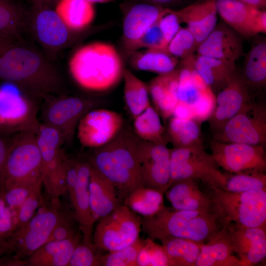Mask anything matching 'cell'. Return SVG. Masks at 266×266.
<instances>
[{
    "label": "cell",
    "instance_id": "23",
    "mask_svg": "<svg viewBox=\"0 0 266 266\" xmlns=\"http://www.w3.org/2000/svg\"><path fill=\"white\" fill-rule=\"evenodd\" d=\"M91 168V165L89 162L78 161L76 182L67 186V192L74 209V216L82 233V239L87 242H93L94 226L89 202Z\"/></svg>",
    "mask_w": 266,
    "mask_h": 266
},
{
    "label": "cell",
    "instance_id": "48",
    "mask_svg": "<svg viewBox=\"0 0 266 266\" xmlns=\"http://www.w3.org/2000/svg\"><path fill=\"white\" fill-rule=\"evenodd\" d=\"M81 233L73 214L70 215L64 212L48 241L72 238Z\"/></svg>",
    "mask_w": 266,
    "mask_h": 266
},
{
    "label": "cell",
    "instance_id": "33",
    "mask_svg": "<svg viewBox=\"0 0 266 266\" xmlns=\"http://www.w3.org/2000/svg\"><path fill=\"white\" fill-rule=\"evenodd\" d=\"M167 121L166 136L174 147L203 144L200 121L192 118L174 116Z\"/></svg>",
    "mask_w": 266,
    "mask_h": 266
},
{
    "label": "cell",
    "instance_id": "43",
    "mask_svg": "<svg viewBox=\"0 0 266 266\" xmlns=\"http://www.w3.org/2000/svg\"><path fill=\"white\" fill-rule=\"evenodd\" d=\"M198 45L187 28H180L168 44L166 50L178 59L184 60L195 55Z\"/></svg>",
    "mask_w": 266,
    "mask_h": 266
},
{
    "label": "cell",
    "instance_id": "14",
    "mask_svg": "<svg viewBox=\"0 0 266 266\" xmlns=\"http://www.w3.org/2000/svg\"><path fill=\"white\" fill-rule=\"evenodd\" d=\"M95 101L78 96L57 95L45 100L41 112V123L56 130L65 143L73 138L79 121L95 106Z\"/></svg>",
    "mask_w": 266,
    "mask_h": 266
},
{
    "label": "cell",
    "instance_id": "58",
    "mask_svg": "<svg viewBox=\"0 0 266 266\" xmlns=\"http://www.w3.org/2000/svg\"><path fill=\"white\" fill-rule=\"evenodd\" d=\"M86 1L93 4L95 3H106L110 2H112L114 0H86Z\"/></svg>",
    "mask_w": 266,
    "mask_h": 266
},
{
    "label": "cell",
    "instance_id": "7",
    "mask_svg": "<svg viewBox=\"0 0 266 266\" xmlns=\"http://www.w3.org/2000/svg\"><path fill=\"white\" fill-rule=\"evenodd\" d=\"M219 167L203 144L170 149V185L190 178L200 180L208 189H222L225 176Z\"/></svg>",
    "mask_w": 266,
    "mask_h": 266
},
{
    "label": "cell",
    "instance_id": "56",
    "mask_svg": "<svg viewBox=\"0 0 266 266\" xmlns=\"http://www.w3.org/2000/svg\"><path fill=\"white\" fill-rule=\"evenodd\" d=\"M256 8L264 9L266 5V0H236Z\"/></svg>",
    "mask_w": 266,
    "mask_h": 266
},
{
    "label": "cell",
    "instance_id": "50",
    "mask_svg": "<svg viewBox=\"0 0 266 266\" xmlns=\"http://www.w3.org/2000/svg\"><path fill=\"white\" fill-rule=\"evenodd\" d=\"M15 230L14 214L0 192V241L6 242Z\"/></svg>",
    "mask_w": 266,
    "mask_h": 266
},
{
    "label": "cell",
    "instance_id": "27",
    "mask_svg": "<svg viewBox=\"0 0 266 266\" xmlns=\"http://www.w3.org/2000/svg\"><path fill=\"white\" fill-rule=\"evenodd\" d=\"M89 192L94 225L122 204L113 184L92 165Z\"/></svg>",
    "mask_w": 266,
    "mask_h": 266
},
{
    "label": "cell",
    "instance_id": "54",
    "mask_svg": "<svg viewBox=\"0 0 266 266\" xmlns=\"http://www.w3.org/2000/svg\"><path fill=\"white\" fill-rule=\"evenodd\" d=\"M15 43L17 42L0 33V55L7 48Z\"/></svg>",
    "mask_w": 266,
    "mask_h": 266
},
{
    "label": "cell",
    "instance_id": "55",
    "mask_svg": "<svg viewBox=\"0 0 266 266\" xmlns=\"http://www.w3.org/2000/svg\"><path fill=\"white\" fill-rule=\"evenodd\" d=\"M33 8H39L42 7H50L56 4L59 0H31Z\"/></svg>",
    "mask_w": 266,
    "mask_h": 266
},
{
    "label": "cell",
    "instance_id": "21",
    "mask_svg": "<svg viewBox=\"0 0 266 266\" xmlns=\"http://www.w3.org/2000/svg\"><path fill=\"white\" fill-rule=\"evenodd\" d=\"M198 55L235 62L244 55L243 37L226 24L220 21L199 45Z\"/></svg>",
    "mask_w": 266,
    "mask_h": 266
},
{
    "label": "cell",
    "instance_id": "40",
    "mask_svg": "<svg viewBox=\"0 0 266 266\" xmlns=\"http://www.w3.org/2000/svg\"><path fill=\"white\" fill-rule=\"evenodd\" d=\"M133 119V130L139 138L147 141L167 143L166 129L162 124L161 117L151 104Z\"/></svg>",
    "mask_w": 266,
    "mask_h": 266
},
{
    "label": "cell",
    "instance_id": "26",
    "mask_svg": "<svg viewBox=\"0 0 266 266\" xmlns=\"http://www.w3.org/2000/svg\"><path fill=\"white\" fill-rule=\"evenodd\" d=\"M198 181L186 178L170 185L164 194L172 208L180 210H213L209 195L200 189Z\"/></svg>",
    "mask_w": 266,
    "mask_h": 266
},
{
    "label": "cell",
    "instance_id": "20",
    "mask_svg": "<svg viewBox=\"0 0 266 266\" xmlns=\"http://www.w3.org/2000/svg\"><path fill=\"white\" fill-rule=\"evenodd\" d=\"M30 22L40 44L51 52H57L71 40V32L55 10L50 7L33 8Z\"/></svg>",
    "mask_w": 266,
    "mask_h": 266
},
{
    "label": "cell",
    "instance_id": "22",
    "mask_svg": "<svg viewBox=\"0 0 266 266\" xmlns=\"http://www.w3.org/2000/svg\"><path fill=\"white\" fill-rule=\"evenodd\" d=\"M227 226L240 266H254L265 259L266 225L251 228L232 224Z\"/></svg>",
    "mask_w": 266,
    "mask_h": 266
},
{
    "label": "cell",
    "instance_id": "11",
    "mask_svg": "<svg viewBox=\"0 0 266 266\" xmlns=\"http://www.w3.org/2000/svg\"><path fill=\"white\" fill-rule=\"evenodd\" d=\"M60 201L44 203L37 213L23 227L14 232L7 241L9 252L17 259H26L47 242L56 224L62 216Z\"/></svg>",
    "mask_w": 266,
    "mask_h": 266
},
{
    "label": "cell",
    "instance_id": "13",
    "mask_svg": "<svg viewBox=\"0 0 266 266\" xmlns=\"http://www.w3.org/2000/svg\"><path fill=\"white\" fill-rule=\"evenodd\" d=\"M195 55L180 61L177 105L187 108L192 117L200 122L207 119L213 109L215 96L196 70Z\"/></svg>",
    "mask_w": 266,
    "mask_h": 266
},
{
    "label": "cell",
    "instance_id": "41",
    "mask_svg": "<svg viewBox=\"0 0 266 266\" xmlns=\"http://www.w3.org/2000/svg\"><path fill=\"white\" fill-rule=\"evenodd\" d=\"M222 190L230 192H243L256 190H266V172H251L225 173Z\"/></svg>",
    "mask_w": 266,
    "mask_h": 266
},
{
    "label": "cell",
    "instance_id": "3",
    "mask_svg": "<svg viewBox=\"0 0 266 266\" xmlns=\"http://www.w3.org/2000/svg\"><path fill=\"white\" fill-rule=\"evenodd\" d=\"M141 231L152 240L173 237L201 243L224 227L213 210H180L165 205L154 215L141 217Z\"/></svg>",
    "mask_w": 266,
    "mask_h": 266
},
{
    "label": "cell",
    "instance_id": "18",
    "mask_svg": "<svg viewBox=\"0 0 266 266\" xmlns=\"http://www.w3.org/2000/svg\"><path fill=\"white\" fill-rule=\"evenodd\" d=\"M217 13L243 38L266 33V11L236 0H216Z\"/></svg>",
    "mask_w": 266,
    "mask_h": 266
},
{
    "label": "cell",
    "instance_id": "12",
    "mask_svg": "<svg viewBox=\"0 0 266 266\" xmlns=\"http://www.w3.org/2000/svg\"><path fill=\"white\" fill-rule=\"evenodd\" d=\"M37 100L16 89L0 87V133H36L40 122Z\"/></svg>",
    "mask_w": 266,
    "mask_h": 266
},
{
    "label": "cell",
    "instance_id": "17",
    "mask_svg": "<svg viewBox=\"0 0 266 266\" xmlns=\"http://www.w3.org/2000/svg\"><path fill=\"white\" fill-rule=\"evenodd\" d=\"M123 125V118L118 112L107 109L93 108L81 118L76 131L83 146L95 149L113 139Z\"/></svg>",
    "mask_w": 266,
    "mask_h": 266
},
{
    "label": "cell",
    "instance_id": "36",
    "mask_svg": "<svg viewBox=\"0 0 266 266\" xmlns=\"http://www.w3.org/2000/svg\"><path fill=\"white\" fill-rule=\"evenodd\" d=\"M169 266H196L201 243L190 239L167 237L160 240Z\"/></svg>",
    "mask_w": 266,
    "mask_h": 266
},
{
    "label": "cell",
    "instance_id": "49",
    "mask_svg": "<svg viewBox=\"0 0 266 266\" xmlns=\"http://www.w3.org/2000/svg\"><path fill=\"white\" fill-rule=\"evenodd\" d=\"M40 183L35 185L19 184L0 191L6 203L11 210L18 209L27 200L33 191Z\"/></svg>",
    "mask_w": 266,
    "mask_h": 266
},
{
    "label": "cell",
    "instance_id": "5",
    "mask_svg": "<svg viewBox=\"0 0 266 266\" xmlns=\"http://www.w3.org/2000/svg\"><path fill=\"white\" fill-rule=\"evenodd\" d=\"M208 190L212 209L224 226L266 225V190L230 192L214 188Z\"/></svg>",
    "mask_w": 266,
    "mask_h": 266
},
{
    "label": "cell",
    "instance_id": "16",
    "mask_svg": "<svg viewBox=\"0 0 266 266\" xmlns=\"http://www.w3.org/2000/svg\"><path fill=\"white\" fill-rule=\"evenodd\" d=\"M167 143L138 137L136 157L143 185L163 193L170 185V149Z\"/></svg>",
    "mask_w": 266,
    "mask_h": 266
},
{
    "label": "cell",
    "instance_id": "52",
    "mask_svg": "<svg viewBox=\"0 0 266 266\" xmlns=\"http://www.w3.org/2000/svg\"><path fill=\"white\" fill-rule=\"evenodd\" d=\"M16 135H6L0 133V174L3 169L12 143Z\"/></svg>",
    "mask_w": 266,
    "mask_h": 266
},
{
    "label": "cell",
    "instance_id": "44",
    "mask_svg": "<svg viewBox=\"0 0 266 266\" xmlns=\"http://www.w3.org/2000/svg\"><path fill=\"white\" fill-rule=\"evenodd\" d=\"M137 266H169L162 245L148 237L143 240L136 260Z\"/></svg>",
    "mask_w": 266,
    "mask_h": 266
},
{
    "label": "cell",
    "instance_id": "32",
    "mask_svg": "<svg viewBox=\"0 0 266 266\" xmlns=\"http://www.w3.org/2000/svg\"><path fill=\"white\" fill-rule=\"evenodd\" d=\"M241 77L251 91L261 90L266 85V41H255L246 54Z\"/></svg>",
    "mask_w": 266,
    "mask_h": 266
},
{
    "label": "cell",
    "instance_id": "37",
    "mask_svg": "<svg viewBox=\"0 0 266 266\" xmlns=\"http://www.w3.org/2000/svg\"><path fill=\"white\" fill-rule=\"evenodd\" d=\"M25 11L13 0H0V33L17 42L28 26Z\"/></svg>",
    "mask_w": 266,
    "mask_h": 266
},
{
    "label": "cell",
    "instance_id": "34",
    "mask_svg": "<svg viewBox=\"0 0 266 266\" xmlns=\"http://www.w3.org/2000/svg\"><path fill=\"white\" fill-rule=\"evenodd\" d=\"M130 64L137 70L147 71L162 74L175 69L179 59L166 50L146 49L132 52L130 55Z\"/></svg>",
    "mask_w": 266,
    "mask_h": 266
},
{
    "label": "cell",
    "instance_id": "19",
    "mask_svg": "<svg viewBox=\"0 0 266 266\" xmlns=\"http://www.w3.org/2000/svg\"><path fill=\"white\" fill-rule=\"evenodd\" d=\"M252 99V92L237 71L215 95L214 106L208 118L212 133L222 128Z\"/></svg>",
    "mask_w": 266,
    "mask_h": 266
},
{
    "label": "cell",
    "instance_id": "35",
    "mask_svg": "<svg viewBox=\"0 0 266 266\" xmlns=\"http://www.w3.org/2000/svg\"><path fill=\"white\" fill-rule=\"evenodd\" d=\"M55 10L72 32L84 29L92 22L95 15L93 4L86 0H59Z\"/></svg>",
    "mask_w": 266,
    "mask_h": 266
},
{
    "label": "cell",
    "instance_id": "25",
    "mask_svg": "<svg viewBox=\"0 0 266 266\" xmlns=\"http://www.w3.org/2000/svg\"><path fill=\"white\" fill-rule=\"evenodd\" d=\"M171 10L141 2L131 5L124 14L123 23V40L126 51L150 27Z\"/></svg>",
    "mask_w": 266,
    "mask_h": 266
},
{
    "label": "cell",
    "instance_id": "10",
    "mask_svg": "<svg viewBox=\"0 0 266 266\" xmlns=\"http://www.w3.org/2000/svg\"><path fill=\"white\" fill-rule=\"evenodd\" d=\"M36 141L42 164L43 185L47 196L58 199L67 191L65 160L60 133L55 129L40 123Z\"/></svg>",
    "mask_w": 266,
    "mask_h": 266
},
{
    "label": "cell",
    "instance_id": "28",
    "mask_svg": "<svg viewBox=\"0 0 266 266\" xmlns=\"http://www.w3.org/2000/svg\"><path fill=\"white\" fill-rule=\"evenodd\" d=\"M179 69L158 74L151 80L148 85L149 95L154 108L163 121H166L173 115L178 103Z\"/></svg>",
    "mask_w": 266,
    "mask_h": 266
},
{
    "label": "cell",
    "instance_id": "4",
    "mask_svg": "<svg viewBox=\"0 0 266 266\" xmlns=\"http://www.w3.org/2000/svg\"><path fill=\"white\" fill-rule=\"evenodd\" d=\"M68 67L72 77L80 87L98 92L116 86L125 69L115 47L101 42L79 48L70 58Z\"/></svg>",
    "mask_w": 266,
    "mask_h": 266
},
{
    "label": "cell",
    "instance_id": "1",
    "mask_svg": "<svg viewBox=\"0 0 266 266\" xmlns=\"http://www.w3.org/2000/svg\"><path fill=\"white\" fill-rule=\"evenodd\" d=\"M0 80L36 100L60 95L56 68L35 49L15 43L0 55Z\"/></svg>",
    "mask_w": 266,
    "mask_h": 266
},
{
    "label": "cell",
    "instance_id": "46",
    "mask_svg": "<svg viewBox=\"0 0 266 266\" xmlns=\"http://www.w3.org/2000/svg\"><path fill=\"white\" fill-rule=\"evenodd\" d=\"M98 250L93 242L82 239L75 247L67 266H100L101 255Z\"/></svg>",
    "mask_w": 266,
    "mask_h": 266
},
{
    "label": "cell",
    "instance_id": "6",
    "mask_svg": "<svg viewBox=\"0 0 266 266\" xmlns=\"http://www.w3.org/2000/svg\"><path fill=\"white\" fill-rule=\"evenodd\" d=\"M43 182L42 164L36 133L17 134L0 174V191L19 184Z\"/></svg>",
    "mask_w": 266,
    "mask_h": 266
},
{
    "label": "cell",
    "instance_id": "31",
    "mask_svg": "<svg viewBox=\"0 0 266 266\" xmlns=\"http://www.w3.org/2000/svg\"><path fill=\"white\" fill-rule=\"evenodd\" d=\"M194 66L215 96L228 84L238 71L235 62L198 54L195 56Z\"/></svg>",
    "mask_w": 266,
    "mask_h": 266
},
{
    "label": "cell",
    "instance_id": "39",
    "mask_svg": "<svg viewBox=\"0 0 266 266\" xmlns=\"http://www.w3.org/2000/svg\"><path fill=\"white\" fill-rule=\"evenodd\" d=\"M123 78L125 102L134 118L150 104L148 85L128 69H124Z\"/></svg>",
    "mask_w": 266,
    "mask_h": 266
},
{
    "label": "cell",
    "instance_id": "47",
    "mask_svg": "<svg viewBox=\"0 0 266 266\" xmlns=\"http://www.w3.org/2000/svg\"><path fill=\"white\" fill-rule=\"evenodd\" d=\"M160 19L150 27L129 48L127 51L129 55L143 48L166 50L163 35L159 26Z\"/></svg>",
    "mask_w": 266,
    "mask_h": 266
},
{
    "label": "cell",
    "instance_id": "45",
    "mask_svg": "<svg viewBox=\"0 0 266 266\" xmlns=\"http://www.w3.org/2000/svg\"><path fill=\"white\" fill-rule=\"evenodd\" d=\"M42 185L43 183L37 185L18 209L11 210L15 219V232L27 223L34 216L36 210L44 203L41 194Z\"/></svg>",
    "mask_w": 266,
    "mask_h": 266
},
{
    "label": "cell",
    "instance_id": "24",
    "mask_svg": "<svg viewBox=\"0 0 266 266\" xmlns=\"http://www.w3.org/2000/svg\"><path fill=\"white\" fill-rule=\"evenodd\" d=\"M216 0H196L174 10L180 23H185L194 36L198 47L214 29L217 22Z\"/></svg>",
    "mask_w": 266,
    "mask_h": 266
},
{
    "label": "cell",
    "instance_id": "15",
    "mask_svg": "<svg viewBox=\"0 0 266 266\" xmlns=\"http://www.w3.org/2000/svg\"><path fill=\"white\" fill-rule=\"evenodd\" d=\"M211 154L218 166L227 172H266V146L224 143L211 139Z\"/></svg>",
    "mask_w": 266,
    "mask_h": 266
},
{
    "label": "cell",
    "instance_id": "42",
    "mask_svg": "<svg viewBox=\"0 0 266 266\" xmlns=\"http://www.w3.org/2000/svg\"><path fill=\"white\" fill-rule=\"evenodd\" d=\"M142 242L143 240L138 238L125 248L101 255L100 266H137V257Z\"/></svg>",
    "mask_w": 266,
    "mask_h": 266
},
{
    "label": "cell",
    "instance_id": "2",
    "mask_svg": "<svg viewBox=\"0 0 266 266\" xmlns=\"http://www.w3.org/2000/svg\"><path fill=\"white\" fill-rule=\"evenodd\" d=\"M137 139L123 127L110 141L93 149L88 161L113 184L121 202L143 186L136 157Z\"/></svg>",
    "mask_w": 266,
    "mask_h": 266
},
{
    "label": "cell",
    "instance_id": "53",
    "mask_svg": "<svg viewBox=\"0 0 266 266\" xmlns=\"http://www.w3.org/2000/svg\"><path fill=\"white\" fill-rule=\"evenodd\" d=\"M0 266H28L26 259H17L11 257H2L0 259Z\"/></svg>",
    "mask_w": 266,
    "mask_h": 266
},
{
    "label": "cell",
    "instance_id": "29",
    "mask_svg": "<svg viewBox=\"0 0 266 266\" xmlns=\"http://www.w3.org/2000/svg\"><path fill=\"white\" fill-rule=\"evenodd\" d=\"M234 253L229 230L225 226L202 244L196 266H240Z\"/></svg>",
    "mask_w": 266,
    "mask_h": 266
},
{
    "label": "cell",
    "instance_id": "57",
    "mask_svg": "<svg viewBox=\"0 0 266 266\" xmlns=\"http://www.w3.org/2000/svg\"><path fill=\"white\" fill-rule=\"evenodd\" d=\"M9 252V248L7 242L0 241V257Z\"/></svg>",
    "mask_w": 266,
    "mask_h": 266
},
{
    "label": "cell",
    "instance_id": "51",
    "mask_svg": "<svg viewBox=\"0 0 266 266\" xmlns=\"http://www.w3.org/2000/svg\"><path fill=\"white\" fill-rule=\"evenodd\" d=\"M180 24L177 16L173 9L160 18L159 26L163 35L166 49L180 29Z\"/></svg>",
    "mask_w": 266,
    "mask_h": 266
},
{
    "label": "cell",
    "instance_id": "30",
    "mask_svg": "<svg viewBox=\"0 0 266 266\" xmlns=\"http://www.w3.org/2000/svg\"><path fill=\"white\" fill-rule=\"evenodd\" d=\"M82 237L81 233L72 238L46 242L26 259L28 266H67Z\"/></svg>",
    "mask_w": 266,
    "mask_h": 266
},
{
    "label": "cell",
    "instance_id": "38",
    "mask_svg": "<svg viewBox=\"0 0 266 266\" xmlns=\"http://www.w3.org/2000/svg\"><path fill=\"white\" fill-rule=\"evenodd\" d=\"M122 204L141 217H149L164 205V193L155 189L142 186L133 191Z\"/></svg>",
    "mask_w": 266,
    "mask_h": 266
},
{
    "label": "cell",
    "instance_id": "8",
    "mask_svg": "<svg viewBox=\"0 0 266 266\" xmlns=\"http://www.w3.org/2000/svg\"><path fill=\"white\" fill-rule=\"evenodd\" d=\"M212 133V139L219 142L266 146L265 103L252 99Z\"/></svg>",
    "mask_w": 266,
    "mask_h": 266
},
{
    "label": "cell",
    "instance_id": "9",
    "mask_svg": "<svg viewBox=\"0 0 266 266\" xmlns=\"http://www.w3.org/2000/svg\"><path fill=\"white\" fill-rule=\"evenodd\" d=\"M141 217L121 204L98 221L93 242L108 252L125 248L135 242L141 231Z\"/></svg>",
    "mask_w": 266,
    "mask_h": 266
}]
</instances>
